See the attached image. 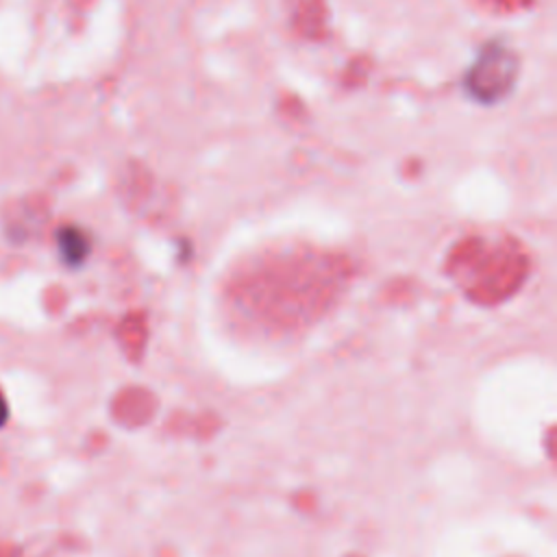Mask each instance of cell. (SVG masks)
Listing matches in <instances>:
<instances>
[{"label": "cell", "instance_id": "cell-2", "mask_svg": "<svg viewBox=\"0 0 557 557\" xmlns=\"http://www.w3.org/2000/svg\"><path fill=\"white\" fill-rule=\"evenodd\" d=\"M4 420H7V403H4V398L0 394V426L4 424Z\"/></svg>", "mask_w": 557, "mask_h": 557}, {"label": "cell", "instance_id": "cell-1", "mask_svg": "<svg viewBox=\"0 0 557 557\" xmlns=\"http://www.w3.org/2000/svg\"><path fill=\"white\" fill-rule=\"evenodd\" d=\"M11 557H61V555L50 548H24V550H15Z\"/></svg>", "mask_w": 557, "mask_h": 557}]
</instances>
